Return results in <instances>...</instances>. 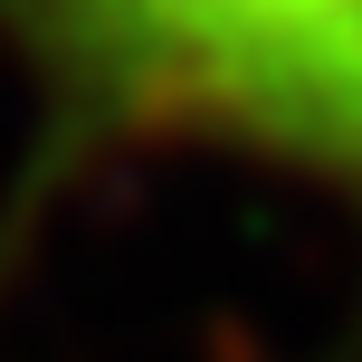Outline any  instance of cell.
I'll return each instance as SVG.
<instances>
[{
    "mask_svg": "<svg viewBox=\"0 0 362 362\" xmlns=\"http://www.w3.org/2000/svg\"><path fill=\"white\" fill-rule=\"evenodd\" d=\"M86 124L229 144L362 200V0H0Z\"/></svg>",
    "mask_w": 362,
    "mask_h": 362,
    "instance_id": "obj_1",
    "label": "cell"
}]
</instances>
